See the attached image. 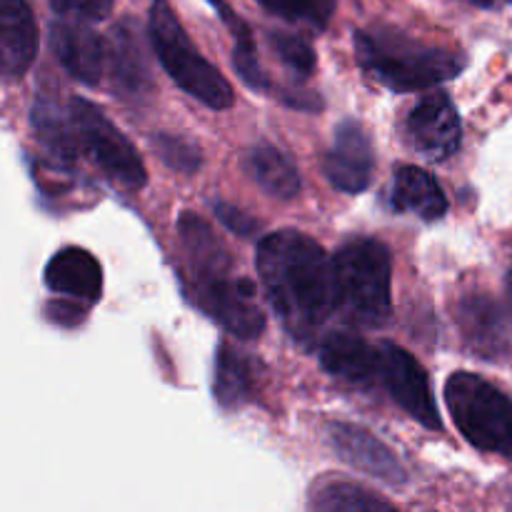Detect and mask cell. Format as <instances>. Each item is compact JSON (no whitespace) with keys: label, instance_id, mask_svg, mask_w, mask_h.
<instances>
[{"label":"cell","instance_id":"1","mask_svg":"<svg viewBox=\"0 0 512 512\" xmlns=\"http://www.w3.org/2000/svg\"><path fill=\"white\" fill-rule=\"evenodd\" d=\"M255 260L270 305L290 335L310 338L335 313L333 263L313 238L298 230L270 233Z\"/></svg>","mask_w":512,"mask_h":512},{"label":"cell","instance_id":"2","mask_svg":"<svg viewBox=\"0 0 512 512\" xmlns=\"http://www.w3.org/2000/svg\"><path fill=\"white\" fill-rule=\"evenodd\" d=\"M355 55L375 83L395 93L430 90L458 78L465 68V58L455 50L425 45L390 28L358 30Z\"/></svg>","mask_w":512,"mask_h":512},{"label":"cell","instance_id":"3","mask_svg":"<svg viewBox=\"0 0 512 512\" xmlns=\"http://www.w3.org/2000/svg\"><path fill=\"white\" fill-rule=\"evenodd\" d=\"M335 313L355 328H378L393 308V260L380 240L358 238L335 253Z\"/></svg>","mask_w":512,"mask_h":512},{"label":"cell","instance_id":"4","mask_svg":"<svg viewBox=\"0 0 512 512\" xmlns=\"http://www.w3.org/2000/svg\"><path fill=\"white\" fill-rule=\"evenodd\" d=\"M148 33L160 65L180 90H185L190 98L200 100V103L213 110H225L233 105L230 83L213 63H208L198 53V48L188 38L183 23L173 13L168 0H153Z\"/></svg>","mask_w":512,"mask_h":512},{"label":"cell","instance_id":"5","mask_svg":"<svg viewBox=\"0 0 512 512\" xmlns=\"http://www.w3.org/2000/svg\"><path fill=\"white\" fill-rule=\"evenodd\" d=\"M445 403L473 448L512 463V400L503 390L475 373H453L445 383Z\"/></svg>","mask_w":512,"mask_h":512},{"label":"cell","instance_id":"6","mask_svg":"<svg viewBox=\"0 0 512 512\" xmlns=\"http://www.w3.org/2000/svg\"><path fill=\"white\" fill-rule=\"evenodd\" d=\"M68 113L75 140L110 183L125 190H140L148 183V173H145L140 155L135 153L130 140L105 118L98 105L85 98H73Z\"/></svg>","mask_w":512,"mask_h":512},{"label":"cell","instance_id":"7","mask_svg":"<svg viewBox=\"0 0 512 512\" xmlns=\"http://www.w3.org/2000/svg\"><path fill=\"white\" fill-rule=\"evenodd\" d=\"M375 385H383L390 398L405 410L423 428L440 430L438 405L430 390L428 373L423 365L405 348L393 343H378V368H375Z\"/></svg>","mask_w":512,"mask_h":512},{"label":"cell","instance_id":"8","mask_svg":"<svg viewBox=\"0 0 512 512\" xmlns=\"http://www.w3.org/2000/svg\"><path fill=\"white\" fill-rule=\"evenodd\" d=\"M253 298L255 285L248 278H195V303L240 340L260 338L265 330V315Z\"/></svg>","mask_w":512,"mask_h":512},{"label":"cell","instance_id":"9","mask_svg":"<svg viewBox=\"0 0 512 512\" xmlns=\"http://www.w3.org/2000/svg\"><path fill=\"white\" fill-rule=\"evenodd\" d=\"M405 135L423 158L435 160V163L453 158L463 143V123H460L458 108L445 93L425 95L410 110L405 120Z\"/></svg>","mask_w":512,"mask_h":512},{"label":"cell","instance_id":"10","mask_svg":"<svg viewBox=\"0 0 512 512\" xmlns=\"http://www.w3.org/2000/svg\"><path fill=\"white\" fill-rule=\"evenodd\" d=\"M328 440L333 445L335 455L345 465L370 475L378 483L390 485V488H400L408 480V473H405L398 455L383 440L375 438L373 433H368L360 425L333 423L328 428Z\"/></svg>","mask_w":512,"mask_h":512},{"label":"cell","instance_id":"11","mask_svg":"<svg viewBox=\"0 0 512 512\" xmlns=\"http://www.w3.org/2000/svg\"><path fill=\"white\" fill-rule=\"evenodd\" d=\"M375 155L370 135L358 120H345L335 128L333 145L323 158V170L330 183L343 193H363L370 185Z\"/></svg>","mask_w":512,"mask_h":512},{"label":"cell","instance_id":"12","mask_svg":"<svg viewBox=\"0 0 512 512\" xmlns=\"http://www.w3.org/2000/svg\"><path fill=\"white\" fill-rule=\"evenodd\" d=\"M55 58L83 85H98L108 63V40L85 20H63L50 28Z\"/></svg>","mask_w":512,"mask_h":512},{"label":"cell","instance_id":"13","mask_svg":"<svg viewBox=\"0 0 512 512\" xmlns=\"http://www.w3.org/2000/svg\"><path fill=\"white\" fill-rule=\"evenodd\" d=\"M38 55V25L25 0H0V73L23 78Z\"/></svg>","mask_w":512,"mask_h":512},{"label":"cell","instance_id":"14","mask_svg":"<svg viewBox=\"0 0 512 512\" xmlns=\"http://www.w3.org/2000/svg\"><path fill=\"white\" fill-rule=\"evenodd\" d=\"M458 323L470 348L483 358L508 355L510 325L505 310L488 295H468L458 308Z\"/></svg>","mask_w":512,"mask_h":512},{"label":"cell","instance_id":"15","mask_svg":"<svg viewBox=\"0 0 512 512\" xmlns=\"http://www.w3.org/2000/svg\"><path fill=\"white\" fill-rule=\"evenodd\" d=\"M45 285L53 293L80 300L85 305L98 303L103 293V270L88 250L65 248L50 258L45 268Z\"/></svg>","mask_w":512,"mask_h":512},{"label":"cell","instance_id":"16","mask_svg":"<svg viewBox=\"0 0 512 512\" xmlns=\"http://www.w3.org/2000/svg\"><path fill=\"white\" fill-rule=\"evenodd\" d=\"M320 363L335 378L360 388H373L378 368V343L348 333H333L320 345Z\"/></svg>","mask_w":512,"mask_h":512},{"label":"cell","instance_id":"17","mask_svg":"<svg viewBox=\"0 0 512 512\" xmlns=\"http://www.w3.org/2000/svg\"><path fill=\"white\" fill-rule=\"evenodd\" d=\"M108 58L110 75H113V83L120 95L143 98L150 93L153 80H150L148 63H145L143 48H140L138 30L133 28L130 20H123L113 30V38L108 43Z\"/></svg>","mask_w":512,"mask_h":512},{"label":"cell","instance_id":"18","mask_svg":"<svg viewBox=\"0 0 512 512\" xmlns=\"http://www.w3.org/2000/svg\"><path fill=\"white\" fill-rule=\"evenodd\" d=\"M390 205L400 213H413L423 220H440L448 213V198L438 180L415 165H403L393 175Z\"/></svg>","mask_w":512,"mask_h":512},{"label":"cell","instance_id":"19","mask_svg":"<svg viewBox=\"0 0 512 512\" xmlns=\"http://www.w3.org/2000/svg\"><path fill=\"white\" fill-rule=\"evenodd\" d=\"M33 130L38 138L40 148L48 155V163L58 170H70L75 163V140L73 123H70V113H65L53 98L40 95L33 105Z\"/></svg>","mask_w":512,"mask_h":512},{"label":"cell","instance_id":"20","mask_svg":"<svg viewBox=\"0 0 512 512\" xmlns=\"http://www.w3.org/2000/svg\"><path fill=\"white\" fill-rule=\"evenodd\" d=\"M178 233L183 240L188 258L193 263L195 278H215L230 273V255L203 218L193 213H183L178 218Z\"/></svg>","mask_w":512,"mask_h":512},{"label":"cell","instance_id":"21","mask_svg":"<svg viewBox=\"0 0 512 512\" xmlns=\"http://www.w3.org/2000/svg\"><path fill=\"white\" fill-rule=\"evenodd\" d=\"M245 170L268 195L290 200L300 193V173L293 160L275 145H255L245 155Z\"/></svg>","mask_w":512,"mask_h":512},{"label":"cell","instance_id":"22","mask_svg":"<svg viewBox=\"0 0 512 512\" xmlns=\"http://www.w3.org/2000/svg\"><path fill=\"white\" fill-rule=\"evenodd\" d=\"M255 393V363L240 350L220 343L215 358L213 395L223 408H238L248 403Z\"/></svg>","mask_w":512,"mask_h":512},{"label":"cell","instance_id":"23","mask_svg":"<svg viewBox=\"0 0 512 512\" xmlns=\"http://www.w3.org/2000/svg\"><path fill=\"white\" fill-rule=\"evenodd\" d=\"M310 508L320 512H358V510H393V503L380 495L345 480H328L318 485L310 498Z\"/></svg>","mask_w":512,"mask_h":512},{"label":"cell","instance_id":"24","mask_svg":"<svg viewBox=\"0 0 512 512\" xmlns=\"http://www.w3.org/2000/svg\"><path fill=\"white\" fill-rule=\"evenodd\" d=\"M220 15H223L225 25L233 30V38H235V48H233V65H235V73L240 75L248 88L255 90H270V80L265 78L263 68L258 63V50H255V38H253V30L248 28L245 20H240L233 10H228L225 5H220Z\"/></svg>","mask_w":512,"mask_h":512},{"label":"cell","instance_id":"25","mask_svg":"<svg viewBox=\"0 0 512 512\" xmlns=\"http://www.w3.org/2000/svg\"><path fill=\"white\" fill-rule=\"evenodd\" d=\"M268 13L288 20V23L310 25L315 30L328 28L338 0H258Z\"/></svg>","mask_w":512,"mask_h":512},{"label":"cell","instance_id":"26","mask_svg":"<svg viewBox=\"0 0 512 512\" xmlns=\"http://www.w3.org/2000/svg\"><path fill=\"white\" fill-rule=\"evenodd\" d=\"M153 148L155 153L160 155V160H163L168 168L178 170V173L190 175L200 168V163H203V158H200V148L193 143V140L185 138V135L158 133L153 138Z\"/></svg>","mask_w":512,"mask_h":512},{"label":"cell","instance_id":"27","mask_svg":"<svg viewBox=\"0 0 512 512\" xmlns=\"http://www.w3.org/2000/svg\"><path fill=\"white\" fill-rule=\"evenodd\" d=\"M270 45L275 48L278 58L293 70L298 78H308L315 70V53L300 35L295 33H270Z\"/></svg>","mask_w":512,"mask_h":512},{"label":"cell","instance_id":"28","mask_svg":"<svg viewBox=\"0 0 512 512\" xmlns=\"http://www.w3.org/2000/svg\"><path fill=\"white\" fill-rule=\"evenodd\" d=\"M48 3L63 18L93 23V20H105L113 13L115 0H48Z\"/></svg>","mask_w":512,"mask_h":512},{"label":"cell","instance_id":"29","mask_svg":"<svg viewBox=\"0 0 512 512\" xmlns=\"http://www.w3.org/2000/svg\"><path fill=\"white\" fill-rule=\"evenodd\" d=\"M213 210H215V215H218L220 223H223L230 233L240 235V238H253V235L258 233V228H260L258 220H253L248 213H243L240 208H235V205L215 203Z\"/></svg>","mask_w":512,"mask_h":512},{"label":"cell","instance_id":"30","mask_svg":"<svg viewBox=\"0 0 512 512\" xmlns=\"http://www.w3.org/2000/svg\"><path fill=\"white\" fill-rule=\"evenodd\" d=\"M45 310H48V318L53 320V323L65 325V328H75V325L83 323L85 318V305H78L73 298L55 300V303H50Z\"/></svg>","mask_w":512,"mask_h":512},{"label":"cell","instance_id":"31","mask_svg":"<svg viewBox=\"0 0 512 512\" xmlns=\"http://www.w3.org/2000/svg\"><path fill=\"white\" fill-rule=\"evenodd\" d=\"M508 290H510V298H512V270L508 273Z\"/></svg>","mask_w":512,"mask_h":512},{"label":"cell","instance_id":"32","mask_svg":"<svg viewBox=\"0 0 512 512\" xmlns=\"http://www.w3.org/2000/svg\"><path fill=\"white\" fill-rule=\"evenodd\" d=\"M210 3H213L215 8H220V5H223V0H210Z\"/></svg>","mask_w":512,"mask_h":512}]
</instances>
